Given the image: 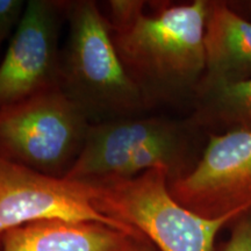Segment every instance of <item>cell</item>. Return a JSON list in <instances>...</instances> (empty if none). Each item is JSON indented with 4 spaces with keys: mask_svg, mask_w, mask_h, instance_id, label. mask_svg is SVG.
Returning <instances> with one entry per match:
<instances>
[{
    "mask_svg": "<svg viewBox=\"0 0 251 251\" xmlns=\"http://www.w3.org/2000/svg\"><path fill=\"white\" fill-rule=\"evenodd\" d=\"M91 185L97 211L139 230L158 251H215L216 236L238 216L206 219L185 208L161 169Z\"/></svg>",
    "mask_w": 251,
    "mask_h": 251,
    "instance_id": "277c9868",
    "label": "cell"
},
{
    "mask_svg": "<svg viewBox=\"0 0 251 251\" xmlns=\"http://www.w3.org/2000/svg\"><path fill=\"white\" fill-rule=\"evenodd\" d=\"M93 197L89 183L41 174L0 157V241L12 229L45 220L97 221L139 231L99 213Z\"/></svg>",
    "mask_w": 251,
    "mask_h": 251,
    "instance_id": "ba28073f",
    "label": "cell"
},
{
    "mask_svg": "<svg viewBox=\"0 0 251 251\" xmlns=\"http://www.w3.org/2000/svg\"><path fill=\"white\" fill-rule=\"evenodd\" d=\"M0 251H158L140 231L97 221L45 220L14 228Z\"/></svg>",
    "mask_w": 251,
    "mask_h": 251,
    "instance_id": "9c48e42d",
    "label": "cell"
},
{
    "mask_svg": "<svg viewBox=\"0 0 251 251\" xmlns=\"http://www.w3.org/2000/svg\"><path fill=\"white\" fill-rule=\"evenodd\" d=\"M190 120L200 130L221 134L251 131V79L242 83L200 87L192 100Z\"/></svg>",
    "mask_w": 251,
    "mask_h": 251,
    "instance_id": "8fae6325",
    "label": "cell"
},
{
    "mask_svg": "<svg viewBox=\"0 0 251 251\" xmlns=\"http://www.w3.org/2000/svg\"><path fill=\"white\" fill-rule=\"evenodd\" d=\"M90 126L59 89L36 94L0 108V157L64 178L80 155Z\"/></svg>",
    "mask_w": 251,
    "mask_h": 251,
    "instance_id": "5b68a950",
    "label": "cell"
},
{
    "mask_svg": "<svg viewBox=\"0 0 251 251\" xmlns=\"http://www.w3.org/2000/svg\"><path fill=\"white\" fill-rule=\"evenodd\" d=\"M59 90L93 124L148 111L119 57L105 13L93 0L69 1Z\"/></svg>",
    "mask_w": 251,
    "mask_h": 251,
    "instance_id": "3957f363",
    "label": "cell"
},
{
    "mask_svg": "<svg viewBox=\"0 0 251 251\" xmlns=\"http://www.w3.org/2000/svg\"><path fill=\"white\" fill-rule=\"evenodd\" d=\"M200 131L190 119L142 114L93 124L80 155L64 178L92 184L129 179L161 169L171 183L197 164Z\"/></svg>",
    "mask_w": 251,
    "mask_h": 251,
    "instance_id": "7a4b0ae2",
    "label": "cell"
},
{
    "mask_svg": "<svg viewBox=\"0 0 251 251\" xmlns=\"http://www.w3.org/2000/svg\"><path fill=\"white\" fill-rule=\"evenodd\" d=\"M169 191L202 218L242 214L251 207V131L209 134L194 168Z\"/></svg>",
    "mask_w": 251,
    "mask_h": 251,
    "instance_id": "8992f818",
    "label": "cell"
},
{
    "mask_svg": "<svg viewBox=\"0 0 251 251\" xmlns=\"http://www.w3.org/2000/svg\"><path fill=\"white\" fill-rule=\"evenodd\" d=\"M227 2L235 12H237L238 14L251 21V0H242V1L234 0V1Z\"/></svg>",
    "mask_w": 251,
    "mask_h": 251,
    "instance_id": "5bb4252c",
    "label": "cell"
},
{
    "mask_svg": "<svg viewBox=\"0 0 251 251\" xmlns=\"http://www.w3.org/2000/svg\"><path fill=\"white\" fill-rule=\"evenodd\" d=\"M69 1L29 0L0 62V108L59 89V35Z\"/></svg>",
    "mask_w": 251,
    "mask_h": 251,
    "instance_id": "52a82bcc",
    "label": "cell"
},
{
    "mask_svg": "<svg viewBox=\"0 0 251 251\" xmlns=\"http://www.w3.org/2000/svg\"><path fill=\"white\" fill-rule=\"evenodd\" d=\"M229 226L228 238L215 251H251V207Z\"/></svg>",
    "mask_w": 251,
    "mask_h": 251,
    "instance_id": "7c38bea8",
    "label": "cell"
},
{
    "mask_svg": "<svg viewBox=\"0 0 251 251\" xmlns=\"http://www.w3.org/2000/svg\"><path fill=\"white\" fill-rule=\"evenodd\" d=\"M111 35L122 64L147 109L192 101L205 75L208 0L156 4L107 2Z\"/></svg>",
    "mask_w": 251,
    "mask_h": 251,
    "instance_id": "6da1fadb",
    "label": "cell"
},
{
    "mask_svg": "<svg viewBox=\"0 0 251 251\" xmlns=\"http://www.w3.org/2000/svg\"><path fill=\"white\" fill-rule=\"evenodd\" d=\"M26 5L24 0H0V49L12 31L17 30Z\"/></svg>",
    "mask_w": 251,
    "mask_h": 251,
    "instance_id": "4fadbf2b",
    "label": "cell"
},
{
    "mask_svg": "<svg viewBox=\"0 0 251 251\" xmlns=\"http://www.w3.org/2000/svg\"><path fill=\"white\" fill-rule=\"evenodd\" d=\"M203 45L206 70L199 89L251 79V21L225 0H208Z\"/></svg>",
    "mask_w": 251,
    "mask_h": 251,
    "instance_id": "30bf717a",
    "label": "cell"
}]
</instances>
